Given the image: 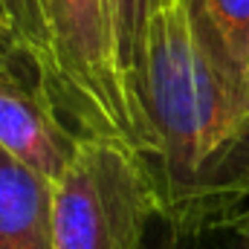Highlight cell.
I'll return each mask as SVG.
<instances>
[{"mask_svg":"<svg viewBox=\"0 0 249 249\" xmlns=\"http://www.w3.org/2000/svg\"><path fill=\"white\" fill-rule=\"evenodd\" d=\"M145 162L165 232L220 229L249 209V105L206 50L188 0H160L145 41Z\"/></svg>","mask_w":249,"mask_h":249,"instance_id":"cell-1","label":"cell"},{"mask_svg":"<svg viewBox=\"0 0 249 249\" xmlns=\"http://www.w3.org/2000/svg\"><path fill=\"white\" fill-rule=\"evenodd\" d=\"M53 41L61 72L64 119L81 136L154 157L151 124L124 84L107 0H50Z\"/></svg>","mask_w":249,"mask_h":249,"instance_id":"cell-2","label":"cell"},{"mask_svg":"<svg viewBox=\"0 0 249 249\" xmlns=\"http://www.w3.org/2000/svg\"><path fill=\"white\" fill-rule=\"evenodd\" d=\"M160 220L157 194L136 154L105 139H81L55 183V249H145Z\"/></svg>","mask_w":249,"mask_h":249,"instance_id":"cell-3","label":"cell"},{"mask_svg":"<svg viewBox=\"0 0 249 249\" xmlns=\"http://www.w3.org/2000/svg\"><path fill=\"white\" fill-rule=\"evenodd\" d=\"M81 139L87 136L58 113L38 72L0 41V148L58 183Z\"/></svg>","mask_w":249,"mask_h":249,"instance_id":"cell-4","label":"cell"},{"mask_svg":"<svg viewBox=\"0 0 249 249\" xmlns=\"http://www.w3.org/2000/svg\"><path fill=\"white\" fill-rule=\"evenodd\" d=\"M0 249H55V183L0 148Z\"/></svg>","mask_w":249,"mask_h":249,"instance_id":"cell-5","label":"cell"},{"mask_svg":"<svg viewBox=\"0 0 249 249\" xmlns=\"http://www.w3.org/2000/svg\"><path fill=\"white\" fill-rule=\"evenodd\" d=\"M188 6L223 78L249 105V0H188Z\"/></svg>","mask_w":249,"mask_h":249,"instance_id":"cell-6","label":"cell"},{"mask_svg":"<svg viewBox=\"0 0 249 249\" xmlns=\"http://www.w3.org/2000/svg\"><path fill=\"white\" fill-rule=\"evenodd\" d=\"M0 41L29 64L64 116L61 72L53 41L50 0H0Z\"/></svg>","mask_w":249,"mask_h":249,"instance_id":"cell-7","label":"cell"},{"mask_svg":"<svg viewBox=\"0 0 249 249\" xmlns=\"http://www.w3.org/2000/svg\"><path fill=\"white\" fill-rule=\"evenodd\" d=\"M157 3L160 0H107L110 18H113V32H116V47H119V64H122L124 84H127L130 99L136 102V107H139V113L145 119H148L145 105H142L145 41H148V26H151Z\"/></svg>","mask_w":249,"mask_h":249,"instance_id":"cell-8","label":"cell"},{"mask_svg":"<svg viewBox=\"0 0 249 249\" xmlns=\"http://www.w3.org/2000/svg\"><path fill=\"white\" fill-rule=\"evenodd\" d=\"M157 249H249V238L232 226L206 229V232H194V235L165 232V241Z\"/></svg>","mask_w":249,"mask_h":249,"instance_id":"cell-9","label":"cell"},{"mask_svg":"<svg viewBox=\"0 0 249 249\" xmlns=\"http://www.w3.org/2000/svg\"><path fill=\"white\" fill-rule=\"evenodd\" d=\"M226 226L238 229L241 235H247V238H249V209H247V212H241V214H238V217H235L232 223H226Z\"/></svg>","mask_w":249,"mask_h":249,"instance_id":"cell-10","label":"cell"}]
</instances>
